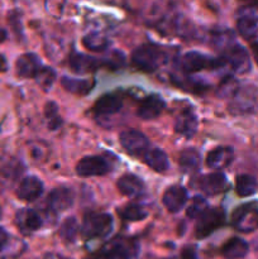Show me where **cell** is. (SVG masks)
Instances as JSON below:
<instances>
[{
  "instance_id": "11",
  "label": "cell",
  "mask_w": 258,
  "mask_h": 259,
  "mask_svg": "<svg viewBox=\"0 0 258 259\" xmlns=\"http://www.w3.org/2000/svg\"><path fill=\"white\" fill-rule=\"evenodd\" d=\"M15 224L23 234L28 235L39 230L43 225V220L39 212L25 207V209H20L15 214Z\"/></svg>"
},
{
  "instance_id": "42",
  "label": "cell",
  "mask_w": 258,
  "mask_h": 259,
  "mask_svg": "<svg viewBox=\"0 0 258 259\" xmlns=\"http://www.w3.org/2000/svg\"><path fill=\"white\" fill-rule=\"evenodd\" d=\"M255 5H257V9H258V0H257V4H255Z\"/></svg>"
},
{
  "instance_id": "1",
  "label": "cell",
  "mask_w": 258,
  "mask_h": 259,
  "mask_svg": "<svg viewBox=\"0 0 258 259\" xmlns=\"http://www.w3.org/2000/svg\"><path fill=\"white\" fill-rule=\"evenodd\" d=\"M131 60L132 63L139 70L153 72L166 62L167 55L159 46L144 43L132 52Z\"/></svg>"
},
{
  "instance_id": "22",
  "label": "cell",
  "mask_w": 258,
  "mask_h": 259,
  "mask_svg": "<svg viewBox=\"0 0 258 259\" xmlns=\"http://www.w3.org/2000/svg\"><path fill=\"white\" fill-rule=\"evenodd\" d=\"M123 108V101L119 96L109 94V95H104L103 98L99 99L94 105V113L96 116L100 118H106V116H111L114 114H118Z\"/></svg>"
},
{
  "instance_id": "19",
  "label": "cell",
  "mask_w": 258,
  "mask_h": 259,
  "mask_svg": "<svg viewBox=\"0 0 258 259\" xmlns=\"http://www.w3.org/2000/svg\"><path fill=\"white\" fill-rule=\"evenodd\" d=\"M228 186L227 177L222 172L204 175L199 179V187L207 196H215L224 191Z\"/></svg>"
},
{
  "instance_id": "26",
  "label": "cell",
  "mask_w": 258,
  "mask_h": 259,
  "mask_svg": "<svg viewBox=\"0 0 258 259\" xmlns=\"http://www.w3.org/2000/svg\"><path fill=\"white\" fill-rule=\"evenodd\" d=\"M201 163V154L195 148H186L180 153V168L186 174H194L199 169Z\"/></svg>"
},
{
  "instance_id": "14",
  "label": "cell",
  "mask_w": 258,
  "mask_h": 259,
  "mask_svg": "<svg viewBox=\"0 0 258 259\" xmlns=\"http://www.w3.org/2000/svg\"><path fill=\"white\" fill-rule=\"evenodd\" d=\"M164 108H166V103H164L161 96L149 95L146 99H143L142 103L139 104L137 115L142 120H153V119L158 118L163 113Z\"/></svg>"
},
{
  "instance_id": "40",
  "label": "cell",
  "mask_w": 258,
  "mask_h": 259,
  "mask_svg": "<svg viewBox=\"0 0 258 259\" xmlns=\"http://www.w3.org/2000/svg\"><path fill=\"white\" fill-rule=\"evenodd\" d=\"M5 39H7V30L0 27V43L4 42Z\"/></svg>"
},
{
  "instance_id": "28",
  "label": "cell",
  "mask_w": 258,
  "mask_h": 259,
  "mask_svg": "<svg viewBox=\"0 0 258 259\" xmlns=\"http://www.w3.org/2000/svg\"><path fill=\"white\" fill-rule=\"evenodd\" d=\"M78 232H80V225H78L77 220H76V218L70 217L65 219V222L61 224L58 234H60L62 240L67 243H72L77 237Z\"/></svg>"
},
{
  "instance_id": "18",
  "label": "cell",
  "mask_w": 258,
  "mask_h": 259,
  "mask_svg": "<svg viewBox=\"0 0 258 259\" xmlns=\"http://www.w3.org/2000/svg\"><path fill=\"white\" fill-rule=\"evenodd\" d=\"M116 186H118L120 194L129 197V199H137V197L142 196L146 191V186H144V182L142 181L141 177L133 174L123 175L116 182Z\"/></svg>"
},
{
  "instance_id": "30",
  "label": "cell",
  "mask_w": 258,
  "mask_h": 259,
  "mask_svg": "<svg viewBox=\"0 0 258 259\" xmlns=\"http://www.w3.org/2000/svg\"><path fill=\"white\" fill-rule=\"evenodd\" d=\"M82 45L94 52H103L109 47V39L100 33H89L82 38Z\"/></svg>"
},
{
  "instance_id": "8",
  "label": "cell",
  "mask_w": 258,
  "mask_h": 259,
  "mask_svg": "<svg viewBox=\"0 0 258 259\" xmlns=\"http://www.w3.org/2000/svg\"><path fill=\"white\" fill-rule=\"evenodd\" d=\"M119 142L126 153L136 157L143 156L144 152L149 148V139L142 132L136 129L121 132L119 136Z\"/></svg>"
},
{
  "instance_id": "27",
  "label": "cell",
  "mask_w": 258,
  "mask_h": 259,
  "mask_svg": "<svg viewBox=\"0 0 258 259\" xmlns=\"http://www.w3.org/2000/svg\"><path fill=\"white\" fill-rule=\"evenodd\" d=\"M235 191L240 197L252 196L257 192V180L250 175H238L235 179Z\"/></svg>"
},
{
  "instance_id": "20",
  "label": "cell",
  "mask_w": 258,
  "mask_h": 259,
  "mask_svg": "<svg viewBox=\"0 0 258 259\" xmlns=\"http://www.w3.org/2000/svg\"><path fill=\"white\" fill-rule=\"evenodd\" d=\"M234 159L232 147H217L206 156V166L211 169H224Z\"/></svg>"
},
{
  "instance_id": "16",
  "label": "cell",
  "mask_w": 258,
  "mask_h": 259,
  "mask_svg": "<svg viewBox=\"0 0 258 259\" xmlns=\"http://www.w3.org/2000/svg\"><path fill=\"white\" fill-rule=\"evenodd\" d=\"M238 33L244 39H252L258 32V17L252 8H244L237 19Z\"/></svg>"
},
{
  "instance_id": "39",
  "label": "cell",
  "mask_w": 258,
  "mask_h": 259,
  "mask_svg": "<svg viewBox=\"0 0 258 259\" xmlns=\"http://www.w3.org/2000/svg\"><path fill=\"white\" fill-rule=\"evenodd\" d=\"M252 53H253V57H254L255 63L258 65V42H254L252 45Z\"/></svg>"
},
{
  "instance_id": "6",
  "label": "cell",
  "mask_w": 258,
  "mask_h": 259,
  "mask_svg": "<svg viewBox=\"0 0 258 259\" xmlns=\"http://www.w3.org/2000/svg\"><path fill=\"white\" fill-rule=\"evenodd\" d=\"M233 227L240 233H252L258 229V205L245 204L238 207L232 217Z\"/></svg>"
},
{
  "instance_id": "10",
  "label": "cell",
  "mask_w": 258,
  "mask_h": 259,
  "mask_svg": "<svg viewBox=\"0 0 258 259\" xmlns=\"http://www.w3.org/2000/svg\"><path fill=\"white\" fill-rule=\"evenodd\" d=\"M75 202V194L70 187L53 189L47 196V206L53 212H62L70 209Z\"/></svg>"
},
{
  "instance_id": "9",
  "label": "cell",
  "mask_w": 258,
  "mask_h": 259,
  "mask_svg": "<svg viewBox=\"0 0 258 259\" xmlns=\"http://www.w3.org/2000/svg\"><path fill=\"white\" fill-rule=\"evenodd\" d=\"M110 171L108 161L101 156H86L76 164V174L81 177L104 176Z\"/></svg>"
},
{
  "instance_id": "7",
  "label": "cell",
  "mask_w": 258,
  "mask_h": 259,
  "mask_svg": "<svg viewBox=\"0 0 258 259\" xmlns=\"http://www.w3.org/2000/svg\"><path fill=\"white\" fill-rule=\"evenodd\" d=\"M223 58L225 60L227 66H229L230 70L237 75H245L249 72L252 67L248 52L244 47L237 43H233L223 52Z\"/></svg>"
},
{
  "instance_id": "3",
  "label": "cell",
  "mask_w": 258,
  "mask_h": 259,
  "mask_svg": "<svg viewBox=\"0 0 258 259\" xmlns=\"http://www.w3.org/2000/svg\"><path fill=\"white\" fill-rule=\"evenodd\" d=\"M227 66L223 57H210L204 53L191 51L180 58V68L186 73H195L202 70H218Z\"/></svg>"
},
{
  "instance_id": "29",
  "label": "cell",
  "mask_w": 258,
  "mask_h": 259,
  "mask_svg": "<svg viewBox=\"0 0 258 259\" xmlns=\"http://www.w3.org/2000/svg\"><path fill=\"white\" fill-rule=\"evenodd\" d=\"M118 212L121 219L126 220V222H142L148 217V211L141 205L137 204L126 205L123 209L118 210Z\"/></svg>"
},
{
  "instance_id": "4",
  "label": "cell",
  "mask_w": 258,
  "mask_h": 259,
  "mask_svg": "<svg viewBox=\"0 0 258 259\" xmlns=\"http://www.w3.org/2000/svg\"><path fill=\"white\" fill-rule=\"evenodd\" d=\"M225 214L220 207L207 209L202 215L197 218L196 227H195V235L197 239H204L210 234L219 229L224 224Z\"/></svg>"
},
{
  "instance_id": "34",
  "label": "cell",
  "mask_w": 258,
  "mask_h": 259,
  "mask_svg": "<svg viewBox=\"0 0 258 259\" xmlns=\"http://www.w3.org/2000/svg\"><path fill=\"white\" fill-rule=\"evenodd\" d=\"M104 259H131V253L128 248L121 243H114L108 249L105 250L103 255Z\"/></svg>"
},
{
  "instance_id": "32",
  "label": "cell",
  "mask_w": 258,
  "mask_h": 259,
  "mask_svg": "<svg viewBox=\"0 0 258 259\" xmlns=\"http://www.w3.org/2000/svg\"><path fill=\"white\" fill-rule=\"evenodd\" d=\"M209 209V204L206 200L201 196H195L190 202L189 207L186 210V215L190 219H197L200 215L204 214Z\"/></svg>"
},
{
  "instance_id": "12",
  "label": "cell",
  "mask_w": 258,
  "mask_h": 259,
  "mask_svg": "<svg viewBox=\"0 0 258 259\" xmlns=\"http://www.w3.org/2000/svg\"><path fill=\"white\" fill-rule=\"evenodd\" d=\"M43 182L37 176H27L20 181L17 189V196L22 201L32 202L39 199L43 194Z\"/></svg>"
},
{
  "instance_id": "35",
  "label": "cell",
  "mask_w": 258,
  "mask_h": 259,
  "mask_svg": "<svg viewBox=\"0 0 258 259\" xmlns=\"http://www.w3.org/2000/svg\"><path fill=\"white\" fill-rule=\"evenodd\" d=\"M45 115L48 120V126L52 131H55V129H57L61 125V118L58 115V106L53 101L46 104Z\"/></svg>"
},
{
  "instance_id": "36",
  "label": "cell",
  "mask_w": 258,
  "mask_h": 259,
  "mask_svg": "<svg viewBox=\"0 0 258 259\" xmlns=\"http://www.w3.org/2000/svg\"><path fill=\"white\" fill-rule=\"evenodd\" d=\"M181 259H197L196 249L194 247H185L181 252Z\"/></svg>"
},
{
  "instance_id": "38",
  "label": "cell",
  "mask_w": 258,
  "mask_h": 259,
  "mask_svg": "<svg viewBox=\"0 0 258 259\" xmlns=\"http://www.w3.org/2000/svg\"><path fill=\"white\" fill-rule=\"evenodd\" d=\"M42 259H70V258L65 257V255L57 254V253H48V254H46Z\"/></svg>"
},
{
  "instance_id": "33",
  "label": "cell",
  "mask_w": 258,
  "mask_h": 259,
  "mask_svg": "<svg viewBox=\"0 0 258 259\" xmlns=\"http://www.w3.org/2000/svg\"><path fill=\"white\" fill-rule=\"evenodd\" d=\"M35 81H37V83L43 90H50L51 86L56 81L55 70L52 67H46V66H43L42 70L39 71V73L35 77Z\"/></svg>"
},
{
  "instance_id": "25",
  "label": "cell",
  "mask_w": 258,
  "mask_h": 259,
  "mask_svg": "<svg viewBox=\"0 0 258 259\" xmlns=\"http://www.w3.org/2000/svg\"><path fill=\"white\" fill-rule=\"evenodd\" d=\"M249 250V245L242 238H232L222 248V254L225 259L244 258Z\"/></svg>"
},
{
  "instance_id": "37",
  "label": "cell",
  "mask_w": 258,
  "mask_h": 259,
  "mask_svg": "<svg viewBox=\"0 0 258 259\" xmlns=\"http://www.w3.org/2000/svg\"><path fill=\"white\" fill-rule=\"evenodd\" d=\"M8 243H9V234L4 228L0 227V253L7 248Z\"/></svg>"
},
{
  "instance_id": "41",
  "label": "cell",
  "mask_w": 258,
  "mask_h": 259,
  "mask_svg": "<svg viewBox=\"0 0 258 259\" xmlns=\"http://www.w3.org/2000/svg\"><path fill=\"white\" fill-rule=\"evenodd\" d=\"M90 259H104V258H103V257H100V258L98 257V258H90Z\"/></svg>"
},
{
  "instance_id": "5",
  "label": "cell",
  "mask_w": 258,
  "mask_h": 259,
  "mask_svg": "<svg viewBox=\"0 0 258 259\" xmlns=\"http://www.w3.org/2000/svg\"><path fill=\"white\" fill-rule=\"evenodd\" d=\"M258 103V95L255 88L247 86L239 88L229 104V111L234 115H244L254 111Z\"/></svg>"
},
{
  "instance_id": "31",
  "label": "cell",
  "mask_w": 258,
  "mask_h": 259,
  "mask_svg": "<svg viewBox=\"0 0 258 259\" xmlns=\"http://www.w3.org/2000/svg\"><path fill=\"white\" fill-rule=\"evenodd\" d=\"M238 89H239V83L232 76H228L224 77V80L219 83V88H218V96L224 99H232L234 96V94L237 93Z\"/></svg>"
},
{
  "instance_id": "17",
  "label": "cell",
  "mask_w": 258,
  "mask_h": 259,
  "mask_svg": "<svg viewBox=\"0 0 258 259\" xmlns=\"http://www.w3.org/2000/svg\"><path fill=\"white\" fill-rule=\"evenodd\" d=\"M197 116L192 109H185L177 115L175 120V132L184 138L190 139L197 131Z\"/></svg>"
},
{
  "instance_id": "23",
  "label": "cell",
  "mask_w": 258,
  "mask_h": 259,
  "mask_svg": "<svg viewBox=\"0 0 258 259\" xmlns=\"http://www.w3.org/2000/svg\"><path fill=\"white\" fill-rule=\"evenodd\" d=\"M143 162L152 168L153 171L159 172H166L169 167V161L167 154L164 153L162 149L159 148H148L144 152L143 156Z\"/></svg>"
},
{
  "instance_id": "21",
  "label": "cell",
  "mask_w": 258,
  "mask_h": 259,
  "mask_svg": "<svg viewBox=\"0 0 258 259\" xmlns=\"http://www.w3.org/2000/svg\"><path fill=\"white\" fill-rule=\"evenodd\" d=\"M101 65H104V60H99L85 53L75 52L70 56V67L77 73L93 72Z\"/></svg>"
},
{
  "instance_id": "2",
  "label": "cell",
  "mask_w": 258,
  "mask_h": 259,
  "mask_svg": "<svg viewBox=\"0 0 258 259\" xmlns=\"http://www.w3.org/2000/svg\"><path fill=\"white\" fill-rule=\"evenodd\" d=\"M113 217L106 212H89L83 218L80 232L86 239L105 238L113 229Z\"/></svg>"
},
{
  "instance_id": "24",
  "label": "cell",
  "mask_w": 258,
  "mask_h": 259,
  "mask_svg": "<svg viewBox=\"0 0 258 259\" xmlns=\"http://www.w3.org/2000/svg\"><path fill=\"white\" fill-rule=\"evenodd\" d=\"M61 85L66 91L73 94V95L85 96L93 90L95 81L89 80V78H73L63 76L61 78Z\"/></svg>"
},
{
  "instance_id": "13",
  "label": "cell",
  "mask_w": 258,
  "mask_h": 259,
  "mask_svg": "<svg viewBox=\"0 0 258 259\" xmlns=\"http://www.w3.org/2000/svg\"><path fill=\"white\" fill-rule=\"evenodd\" d=\"M43 63L35 53H24L19 56L15 63L17 75L22 78H35L42 70Z\"/></svg>"
},
{
  "instance_id": "15",
  "label": "cell",
  "mask_w": 258,
  "mask_h": 259,
  "mask_svg": "<svg viewBox=\"0 0 258 259\" xmlns=\"http://www.w3.org/2000/svg\"><path fill=\"white\" fill-rule=\"evenodd\" d=\"M189 200V194L184 186L174 185L164 191L162 202L169 212H179Z\"/></svg>"
}]
</instances>
